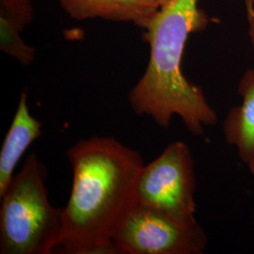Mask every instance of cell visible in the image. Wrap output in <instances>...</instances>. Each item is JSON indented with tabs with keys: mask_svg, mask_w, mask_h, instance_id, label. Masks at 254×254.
<instances>
[{
	"mask_svg": "<svg viewBox=\"0 0 254 254\" xmlns=\"http://www.w3.org/2000/svg\"><path fill=\"white\" fill-rule=\"evenodd\" d=\"M67 156L73 187L63 209L60 247L68 254H121L113 236L136 203L141 155L115 138L92 136L72 146Z\"/></svg>",
	"mask_w": 254,
	"mask_h": 254,
	"instance_id": "obj_1",
	"label": "cell"
},
{
	"mask_svg": "<svg viewBox=\"0 0 254 254\" xmlns=\"http://www.w3.org/2000/svg\"><path fill=\"white\" fill-rule=\"evenodd\" d=\"M199 0H171L154 14L144 29L150 46L145 73L129 94L131 108L163 128L179 116L192 135L200 136L206 127L217 125V112L200 87L189 81L182 61L189 37L208 23Z\"/></svg>",
	"mask_w": 254,
	"mask_h": 254,
	"instance_id": "obj_2",
	"label": "cell"
},
{
	"mask_svg": "<svg viewBox=\"0 0 254 254\" xmlns=\"http://www.w3.org/2000/svg\"><path fill=\"white\" fill-rule=\"evenodd\" d=\"M47 170L30 154L0 196V254H50L63 234V210L47 197Z\"/></svg>",
	"mask_w": 254,
	"mask_h": 254,
	"instance_id": "obj_3",
	"label": "cell"
},
{
	"mask_svg": "<svg viewBox=\"0 0 254 254\" xmlns=\"http://www.w3.org/2000/svg\"><path fill=\"white\" fill-rule=\"evenodd\" d=\"M195 191L196 173L190 149L183 141H174L141 169L136 182V203L190 223L197 221Z\"/></svg>",
	"mask_w": 254,
	"mask_h": 254,
	"instance_id": "obj_4",
	"label": "cell"
},
{
	"mask_svg": "<svg viewBox=\"0 0 254 254\" xmlns=\"http://www.w3.org/2000/svg\"><path fill=\"white\" fill-rule=\"evenodd\" d=\"M113 241L121 254H201L208 238L198 221L181 222L136 203L120 222Z\"/></svg>",
	"mask_w": 254,
	"mask_h": 254,
	"instance_id": "obj_5",
	"label": "cell"
},
{
	"mask_svg": "<svg viewBox=\"0 0 254 254\" xmlns=\"http://www.w3.org/2000/svg\"><path fill=\"white\" fill-rule=\"evenodd\" d=\"M27 100V91H24L0 151V196L9 187L23 154L42 135L43 125L31 115Z\"/></svg>",
	"mask_w": 254,
	"mask_h": 254,
	"instance_id": "obj_6",
	"label": "cell"
},
{
	"mask_svg": "<svg viewBox=\"0 0 254 254\" xmlns=\"http://www.w3.org/2000/svg\"><path fill=\"white\" fill-rule=\"evenodd\" d=\"M74 19L102 18L131 22L143 28L159 10L155 0H59Z\"/></svg>",
	"mask_w": 254,
	"mask_h": 254,
	"instance_id": "obj_7",
	"label": "cell"
},
{
	"mask_svg": "<svg viewBox=\"0 0 254 254\" xmlns=\"http://www.w3.org/2000/svg\"><path fill=\"white\" fill-rule=\"evenodd\" d=\"M237 91L241 104L230 109L222 131L225 141L236 149L241 161L249 165L254 160V69L243 73Z\"/></svg>",
	"mask_w": 254,
	"mask_h": 254,
	"instance_id": "obj_8",
	"label": "cell"
},
{
	"mask_svg": "<svg viewBox=\"0 0 254 254\" xmlns=\"http://www.w3.org/2000/svg\"><path fill=\"white\" fill-rule=\"evenodd\" d=\"M33 15L30 0H0V49L24 65H29L35 57V49L21 38Z\"/></svg>",
	"mask_w": 254,
	"mask_h": 254,
	"instance_id": "obj_9",
	"label": "cell"
},
{
	"mask_svg": "<svg viewBox=\"0 0 254 254\" xmlns=\"http://www.w3.org/2000/svg\"><path fill=\"white\" fill-rule=\"evenodd\" d=\"M247 8H248V21H249V38L252 44V47L254 51V5L253 1H247Z\"/></svg>",
	"mask_w": 254,
	"mask_h": 254,
	"instance_id": "obj_10",
	"label": "cell"
},
{
	"mask_svg": "<svg viewBox=\"0 0 254 254\" xmlns=\"http://www.w3.org/2000/svg\"><path fill=\"white\" fill-rule=\"evenodd\" d=\"M156 1V3L160 6V8L161 7H163V6H165L166 4H168L171 0H155Z\"/></svg>",
	"mask_w": 254,
	"mask_h": 254,
	"instance_id": "obj_11",
	"label": "cell"
},
{
	"mask_svg": "<svg viewBox=\"0 0 254 254\" xmlns=\"http://www.w3.org/2000/svg\"><path fill=\"white\" fill-rule=\"evenodd\" d=\"M249 169H250V172L252 173V174L254 175V160L249 164Z\"/></svg>",
	"mask_w": 254,
	"mask_h": 254,
	"instance_id": "obj_12",
	"label": "cell"
}]
</instances>
